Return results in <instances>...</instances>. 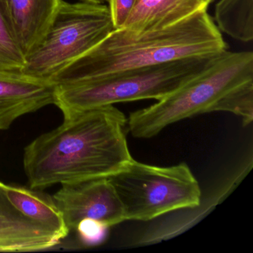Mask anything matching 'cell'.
<instances>
[{
    "label": "cell",
    "instance_id": "1",
    "mask_svg": "<svg viewBox=\"0 0 253 253\" xmlns=\"http://www.w3.org/2000/svg\"><path fill=\"white\" fill-rule=\"evenodd\" d=\"M127 132L126 118L114 105L64 117L60 126L25 148L29 186L45 189L110 177L132 158Z\"/></svg>",
    "mask_w": 253,
    "mask_h": 253
},
{
    "label": "cell",
    "instance_id": "2",
    "mask_svg": "<svg viewBox=\"0 0 253 253\" xmlns=\"http://www.w3.org/2000/svg\"><path fill=\"white\" fill-rule=\"evenodd\" d=\"M227 48L214 20L203 10L161 30L134 34L115 29L48 81L58 86L179 59L215 55Z\"/></svg>",
    "mask_w": 253,
    "mask_h": 253
},
{
    "label": "cell",
    "instance_id": "3",
    "mask_svg": "<svg viewBox=\"0 0 253 253\" xmlns=\"http://www.w3.org/2000/svg\"><path fill=\"white\" fill-rule=\"evenodd\" d=\"M253 81V51L220 54L208 67L158 103L131 112L127 130L135 138L149 139L183 120L226 112L231 93Z\"/></svg>",
    "mask_w": 253,
    "mask_h": 253
},
{
    "label": "cell",
    "instance_id": "4",
    "mask_svg": "<svg viewBox=\"0 0 253 253\" xmlns=\"http://www.w3.org/2000/svg\"><path fill=\"white\" fill-rule=\"evenodd\" d=\"M220 54L179 59L58 85L55 86L54 105L66 117L85 109L115 103L149 99L160 100L201 73Z\"/></svg>",
    "mask_w": 253,
    "mask_h": 253
},
{
    "label": "cell",
    "instance_id": "5",
    "mask_svg": "<svg viewBox=\"0 0 253 253\" xmlns=\"http://www.w3.org/2000/svg\"><path fill=\"white\" fill-rule=\"evenodd\" d=\"M107 179L122 204L126 220L149 221L201 204L199 183L185 163L156 167L131 158Z\"/></svg>",
    "mask_w": 253,
    "mask_h": 253
},
{
    "label": "cell",
    "instance_id": "6",
    "mask_svg": "<svg viewBox=\"0 0 253 253\" xmlns=\"http://www.w3.org/2000/svg\"><path fill=\"white\" fill-rule=\"evenodd\" d=\"M114 30L108 5L63 1L43 41L26 57L22 73L48 81Z\"/></svg>",
    "mask_w": 253,
    "mask_h": 253
},
{
    "label": "cell",
    "instance_id": "7",
    "mask_svg": "<svg viewBox=\"0 0 253 253\" xmlns=\"http://www.w3.org/2000/svg\"><path fill=\"white\" fill-rule=\"evenodd\" d=\"M69 232L84 220L107 228L125 221L122 204L107 178L64 183L52 197Z\"/></svg>",
    "mask_w": 253,
    "mask_h": 253
},
{
    "label": "cell",
    "instance_id": "8",
    "mask_svg": "<svg viewBox=\"0 0 253 253\" xmlns=\"http://www.w3.org/2000/svg\"><path fill=\"white\" fill-rule=\"evenodd\" d=\"M55 86L22 72L0 71V131L20 117L54 104Z\"/></svg>",
    "mask_w": 253,
    "mask_h": 253
},
{
    "label": "cell",
    "instance_id": "9",
    "mask_svg": "<svg viewBox=\"0 0 253 253\" xmlns=\"http://www.w3.org/2000/svg\"><path fill=\"white\" fill-rule=\"evenodd\" d=\"M62 239L49 228L29 218L8 199L0 182V252H32L55 247Z\"/></svg>",
    "mask_w": 253,
    "mask_h": 253
},
{
    "label": "cell",
    "instance_id": "10",
    "mask_svg": "<svg viewBox=\"0 0 253 253\" xmlns=\"http://www.w3.org/2000/svg\"><path fill=\"white\" fill-rule=\"evenodd\" d=\"M63 0H4L14 37L25 57L43 41Z\"/></svg>",
    "mask_w": 253,
    "mask_h": 253
},
{
    "label": "cell",
    "instance_id": "11",
    "mask_svg": "<svg viewBox=\"0 0 253 253\" xmlns=\"http://www.w3.org/2000/svg\"><path fill=\"white\" fill-rule=\"evenodd\" d=\"M214 0H138L122 29L134 34L161 30L207 10Z\"/></svg>",
    "mask_w": 253,
    "mask_h": 253
},
{
    "label": "cell",
    "instance_id": "12",
    "mask_svg": "<svg viewBox=\"0 0 253 253\" xmlns=\"http://www.w3.org/2000/svg\"><path fill=\"white\" fill-rule=\"evenodd\" d=\"M5 190L13 205L23 214L49 228L62 240L69 235L63 215L52 198L21 186L5 184Z\"/></svg>",
    "mask_w": 253,
    "mask_h": 253
},
{
    "label": "cell",
    "instance_id": "13",
    "mask_svg": "<svg viewBox=\"0 0 253 253\" xmlns=\"http://www.w3.org/2000/svg\"><path fill=\"white\" fill-rule=\"evenodd\" d=\"M219 31L233 39L248 42L253 40V0H220L214 9Z\"/></svg>",
    "mask_w": 253,
    "mask_h": 253
},
{
    "label": "cell",
    "instance_id": "14",
    "mask_svg": "<svg viewBox=\"0 0 253 253\" xmlns=\"http://www.w3.org/2000/svg\"><path fill=\"white\" fill-rule=\"evenodd\" d=\"M26 60L8 20L4 0H0V71L22 72Z\"/></svg>",
    "mask_w": 253,
    "mask_h": 253
},
{
    "label": "cell",
    "instance_id": "15",
    "mask_svg": "<svg viewBox=\"0 0 253 253\" xmlns=\"http://www.w3.org/2000/svg\"><path fill=\"white\" fill-rule=\"evenodd\" d=\"M108 229L109 228L94 220H86L81 222L76 230L85 244L94 245L104 239Z\"/></svg>",
    "mask_w": 253,
    "mask_h": 253
},
{
    "label": "cell",
    "instance_id": "16",
    "mask_svg": "<svg viewBox=\"0 0 253 253\" xmlns=\"http://www.w3.org/2000/svg\"><path fill=\"white\" fill-rule=\"evenodd\" d=\"M138 0H109V8L115 29H122Z\"/></svg>",
    "mask_w": 253,
    "mask_h": 253
},
{
    "label": "cell",
    "instance_id": "17",
    "mask_svg": "<svg viewBox=\"0 0 253 253\" xmlns=\"http://www.w3.org/2000/svg\"><path fill=\"white\" fill-rule=\"evenodd\" d=\"M81 1L94 4H105L109 2V0H81Z\"/></svg>",
    "mask_w": 253,
    "mask_h": 253
}]
</instances>
